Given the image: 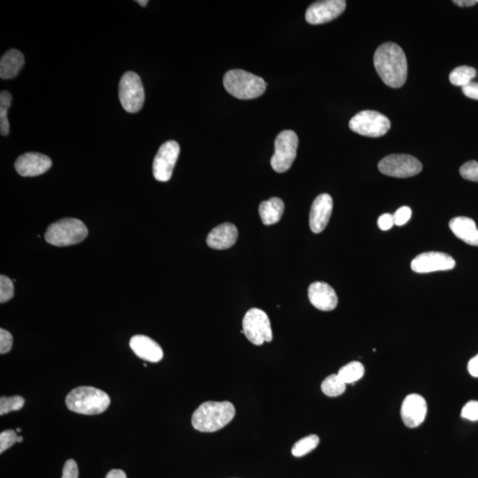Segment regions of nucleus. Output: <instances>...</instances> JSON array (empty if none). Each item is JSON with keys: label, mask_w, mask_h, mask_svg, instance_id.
<instances>
[{"label": "nucleus", "mask_w": 478, "mask_h": 478, "mask_svg": "<svg viewBox=\"0 0 478 478\" xmlns=\"http://www.w3.org/2000/svg\"><path fill=\"white\" fill-rule=\"evenodd\" d=\"M376 72L386 86L401 88L408 77V62L401 46L394 43L383 44L374 55Z\"/></svg>", "instance_id": "nucleus-1"}, {"label": "nucleus", "mask_w": 478, "mask_h": 478, "mask_svg": "<svg viewBox=\"0 0 478 478\" xmlns=\"http://www.w3.org/2000/svg\"><path fill=\"white\" fill-rule=\"evenodd\" d=\"M235 406L229 401H206L193 413V428L201 432H215L232 421Z\"/></svg>", "instance_id": "nucleus-2"}, {"label": "nucleus", "mask_w": 478, "mask_h": 478, "mask_svg": "<svg viewBox=\"0 0 478 478\" xmlns=\"http://www.w3.org/2000/svg\"><path fill=\"white\" fill-rule=\"evenodd\" d=\"M110 402V397L107 392L91 386L74 388L66 398V406L70 411L87 416L106 411Z\"/></svg>", "instance_id": "nucleus-3"}, {"label": "nucleus", "mask_w": 478, "mask_h": 478, "mask_svg": "<svg viewBox=\"0 0 478 478\" xmlns=\"http://www.w3.org/2000/svg\"><path fill=\"white\" fill-rule=\"evenodd\" d=\"M223 86L230 95L239 100H253L265 93L263 78L242 69L228 71L223 77Z\"/></svg>", "instance_id": "nucleus-4"}, {"label": "nucleus", "mask_w": 478, "mask_h": 478, "mask_svg": "<svg viewBox=\"0 0 478 478\" xmlns=\"http://www.w3.org/2000/svg\"><path fill=\"white\" fill-rule=\"evenodd\" d=\"M87 236L88 229L82 221L76 218H64L48 227L45 239L50 245L69 246L84 241Z\"/></svg>", "instance_id": "nucleus-5"}, {"label": "nucleus", "mask_w": 478, "mask_h": 478, "mask_svg": "<svg viewBox=\"0 0 478 478\" xmlns=\"http://www.w3.org/2000/svg\"><path fill=\"white\" fill-rule=\"evenodd\" d=\"M119 98L128 113H138L144 106L145 95L141 78L137 73L127 72L119 84Z\"/></svg>", "instance_id": "nucleus-6"}, {"label": "nucleus", "mask_w": 478, "mask_h": 478, "mask_svg": "<svg viewBox=\"0 0 478 478\" xmlns=\"http://www.w3.org/2000/svg\"><path fill=\"white\" fill-rule=\"evenodd\" d=\"M298 138L293 131H284L274 141V154L271 158V167L277 173H284L291 167L297 156Z\"/></svg>", "instance_id": "nucleus-7"}, {"label": "nucleus", "mask_w": 478, "mask_h": 478, "mask_svg": "<svg viewBox=\"0 0 478 478\" xmlns=\"http://www.w3.org/2000/svg\"><path fill=\"white\" fill-rule=\"evenodd\" d=\"M349 128L365 137L379 138L387 133L391 128V121L379 112L365 110L351 119Z\"/></svg>", "instance_id": "nucleus-8"}, {"label": "nucleus", "mask_w": 478, "mask_h": 478, "mask_svg": "<svg viewBox=\"0 0 478 478\" xmlns=\"http://www.w3.org/2000/svg\"><path fill=\"white\" fill-rule=\"evenodd\" d=\"M243 333L247 340L255 345L273 340L272 328L269 317L259 308H252L243 319Z\"/></svg>", "instance_id": "nucleus-9"}, {"label": "nucleus", "mask_w": 478, "mask_h": 478, "mask_svg": "<svg viewBox=\"0 0 478 478\" xmlns=\"http://www.w3.org/2000/svg\"><path fill=\"white\" fill-rule=\"evenodd\" d=\"M379 171L385 175L397 178H411L423 171V165L413 156L392 154L386 156L378 164Z\"/></svg>", "instance_id": "nucleus-10"}, {"label": "nucleus", "mask_w": 478, "mask_h": 478, "mask_svg": "<svg viewBox=\"0 0 478 478\" xmlns=\"http://www.w3.org/2000/svg\"><path fill=\"white\" fill-rule=\"evenodd\" d=\"M179 154L180 147L178 142L174 140L167 141L159 147L152 164V173L156 180L159 182L171 180Z\"/></svg>", "instance_id": "nucleus-11"}, {"label": "nucleus", "mask_w": 478, "mask_h": 478, "mask_svg": "<svg viewBox=\"0 0 478 478\" xmlns=\"http://www.w3.org/2000/svg\"><path fill=\"white\" fill-rule=\"evenodd\" d=\"M347 8L344 0H325L313 3L306 12V20L310 25H324L342 15Z\"/></svg>", "instance_id": "nucleus-12"}, {"label": "nucleus", "mask_w": 478, "mask_h": 478, "mask_svg": "<svg viewBox=\"0 0 478 478\" xmlns=\"http://www.w3.org/2000/svg\"><path fill=\"white\" fill-rule=\"evenodd\" d=\"M456 267V260L445 253L428 252L419 254L412 260L411 269L413 272L426 274L436 271H446Z\"/></svg>", "instance_id": "nucleus-13"}, {"label": "nucleus", "mask_w": 478, "mask_h": 478, "mask_svg": "<svg viewBox=\"0 0 478 478\" xmlns=\"http://www.w3.org/2000/svg\"><path fill=\"white\" fill-rule=\"evenodd\" d=\"M401 413L403 423L409 428L421 425L427 413L425 399L416 393L406 396L402 402Z\"/></svg>", "instance_id": "nucleus-14"}, {"label": "nucleus", "mask_w": 478, "mask_h": 478, "mask_svg": "<svg viewBox=\"0 0 478 478\" xmlns=\"http://www.w3.org/2000/svg\"><path fill=\"white\" fill-rule=\"evenodd\" d=\"M52 159L39 152H27L16 159L15 167L20 175L36 176L48 171L52 167Z\"/></svg>", "instance_id": "nucleus-15"}, {"label": "nucleus", "mask_w": 478, "mask_h": 478, "mask_svg": "<svg viewBox=\"0 0 478 478\" xmlns=\"http://www.w3.org/2000/svg\"><path fill=\"white\" fill-rule=\"evenodd\" d=\"M333 201L327 193L319 195L312 204L310 215V225L312 232L321 233L330 222Z\"/></svg>", "instance_id": "nucleus-16"}, {"label": "nucleus", "mask_w": 478, "mask_h": 478, "mask_svg": "<svg viewBox=\"0 0 478 478\" xmlns=\"http://www.w3.org/2000/svg\"><path fill=\"white\" fill-rule=\"evenodd\" d=\"M308 298L315 308L332 311L338 306V298L333 288L324 282H314L308 288Z\"/></svg>", "instance_id": "nucleus-17"}, {"label": "nucleus", "mask_w": 478, "mask_h": 478, "mask_svg": "<svg viewBox=\"0 0 478 478\" xmlns=\"http://www.w3.org/2000/svg\"><path fill=\"white\" fill-rule=\"evenodd\" d=\"M131 348L142 360L159 362L164 358V351L157 342L144 335H135L130 341Z\"/></svg>", "instance_id": "nucleus-18"}, {"label": "nucleus", "mask_w": 478, "mask_h": 478, "mask_svg": "<svg viewBox=\"0 0 478 478\" xmlns=\"http://www.w3.org/2000/svg\"><path fill=\"white\" fill-rule=\"evenodd\" d=\"M239 237L237 227L232 223H226L215 227L210 232L206 244L210 248L225 250L235 245Z\"/></svg>", "instance_id": "nucleus-19"}, {"label": "nucleus", "mask_w": 478, "mask_h": 478, "mask_svg": "<svg viewBox=\"0 0 478 478\" xmlns=\"http://www.w3.org/2000/svg\"><path fill=\"white\" fill-rule=\"evenodd\" d=\"M449 227L458 239L467 245L478 246V229L474 220L458 216L451 220Z\"/></svg>", "instance_id": "nucleus-20"}, {"label": "nucleus", "mask_w": 478, "mask_h": 478, "mask_svg": "<svg viewBox=\"0 0 478 478\" xmlns=\"http://www.w3.org/2000/svg\"><path fill=\"white\" fill-rule=\"evenodd\" d=\"M25 64V59L20 51H8L0 60V77L4 80L12 79L17 77Z\"/></svg>", "instance_id": "nucleus-21"}, {"label": "nucleus", "mask_w": 478, "mask_h": 478, "mask_svg": "<svg viewBox=\"0 0 478 478\" xmlns=\"http://www.w3.org/2000/svg\"><path fill=\"white\" fill-rule=\"evenodd\" d=\"M284 211V203L279 198H271L259 206L260 219L264 225H272L280 221Z\"/></svg>", "instance_id": "nucleus-22"}, {"label": "nucleus", "mask_w": 478, "mask_h": 478, "mask_svg": "<svg viewBox=\"0 0 478 478\" xmlns=\"http://www.w3.org/2000/svg\"><path fill=\"white\" fill-rule=\"evenodd\" d=\"M365 372L364 366L360 361H352L350 364L343 366L338 371V375L345 384H352L357 382L364 376Z\"/></svg>", "instance_id": "nucleus-23"}, {"label": "nucleus", "mask_w": 478, "mask_h": 478, "mask_svg": "<svg viewBox=\"0 0 478 478\" xmlns=\"http://www.w3.org/2000/svg\"><path fill=\"white\" fill-rule=\"evenodd\" d=\"M477 76V70L472 67L460 66L451 72L449 80L456 86L464 87L471 83V80Z\"/></svg>", "instance_id": "nucleus-24"}, {"label": "nucleus", "mask_w": 478, "mask_h": 478, "mask_svg": "<svg viewBox=\"0 0 478 478\" xmlns=\"http://www.w3.org/2000/svg\"><path fill=\"white\" fill-rule=\"evenodd\" d=\"M321 392L328 397H338L345 392L347 384L342 381L338 374H332L321 383Z\"/></svg>", "instance_id": "nucleus-25"}, {"label": "nucleus", "mask_w": 478, "mask_h": 478, "mask_svg": "<svg viewBox=\"0 0 478 478\" xmlns=\"http://www.w3.org/2000/svg\"><path fill=\"white\" fill-rule=\"evenodd\" d=\"M11 104L12 95L8 91H1V94H0V132L5 137L9 134L10 131L8 112Z\"/></svg>", "instance_id": "nucleus-26"}, {"label": "nucleus", "mask_w": 478, "mask_h": 478, "mask_svg": "<svg viewBox=\"0 0 478 478\" xmlns=\"http://www.w3.org/2000/svg\"><path fill=\"white\" fill-rule=\"evenodd\" d=\"M319 442H320V439H319L317 435H314V434L305 437L294 444L293 449H291V453L295 457L306 456V454L317 449Z\"/></svg>", "instance_id": "nucleus-27"}, {"label": "nucleus", "mask_w": 478, "mask_h": 478, "mask_svg": "<svg viewBox=\"0 0 478 478\" xmlns=\"http://www.w3.org/2000/svg\"><path fill=\"white\" fill-rule=\"evenodd\" d=\"M25 404L22 396L1 397L0 399V415L4 416L12 411H19Z\"/></svg>", "instance_id": "nucleus-28"}, {"label": "nucleus", "mask_w": 478, "mask_h": 478, "mask_svg": "<svg viewBox=\"0 0 478 478\" xmlns=\"http://www.w3.org/2000/svg\"><path fill=\"white\" fill-rule=\"evenodd\" d=\"M15 289H13V281L9 277L1 274L0 276V303H8L13 297Z\"/></svg>", "instance_id": "nucleus-29"}, {"label": "nucleus", "mask_w": 478, "mask_h": 478, "mask_svg": "<svg viewBox=\"0 0 478 478\" xmlns=\"http://www.w3.org/2000/svg\"><path fill=\"white\" fill-rule=\"evenodd\" d=\"M460 174L466 180L478 182V162L470 161L460 168Z\"/></svg>", "instance_id": "nucleus-30"}, {"label": "nucleus", "mask_w": 478, "mask_h": 478, "mask_svg": "<svg viewBox=\"0 0 478 478\" xmlns=\"http://www.w3.org/2000/svg\"><path fill=\"white\" fill-rule=\"evenodd\" d=\"M17 434L15 430H8L2 432L0 434V453H3L5 451L11 449L17 442Z\"/></svg>", "instance_id": "nucleus-31"}, {"label": "nucleus", "mask_w": 478, "mask_h": 478, "mask_svg": "<svg viewBox=\"0 0 478 478\" xmlns=\"http://www.w3.org/2000/svg\"><path fill=\"white\" fill-rule=\"evenodd\" d=\"M460 416L463 418L470 420V421H478V401H471L466 403Z\"/></svg>", "instance_id": "nucleus-32"}, {"label": "nucleus", "mask_w": 478, "mask_h": 478, "mask_svg": "<svg viewBox=\"0 0 478 478\" xmlns=\"http://www.w3.org/2000/svg\"><path fill=\"white\" fill-rule=\"evenodd\" d=\"M412 210L409 206H401V208L397 210L393 218H394V223L397 226L405 225L411 218Z\"/></svg>", "instance_id": "nucleus-33"}, {"label": "nucleus", "mask_w": 478, "mask_h": 478, "mask_svg": "<svg viewBox=\"0 0 478 478\" xmlns=\"http://www.w3.org/2000/svg\"><path fill=\"white\" fill-rule=\"evenodd\" d=\"M13 347V336L8 331L0 330V354H8Z\"/></svg>", "instance_id": "nucleus-34"}, {"label": "nucleus", "mask_w": 478, "mask_h": 478, "mask_svg": "<svg viewBox=\"0 0 478 478\" xmlns=\"http://www.w3.org/2000/svg\"><path fill=\"white\" fill-rule=\"evenodd\" d=\"M79 470H78L77 463L74 460H67L63 467L62 478H78Z\"/></svg>", "instance_id": "nucleus-35"}, {"label": "nucleus", "mask_w": 478, "mask_h": 478, "mask_svg": "<svg viewBox=\"0 0 478 478\" xmlns=\"http://www.w3.org/2000/svg\"><path fill=\"white\" fill-rule=\"evenodd\" d=\"M378 225L379 229L384 230H389L392 229V227L395 225L394 218L391 213H384L380 217H379Z\"/></svg>", "instance_id": "nucleus-36"}, {"label": "nucleus", "mask_w": 478, "mask_h": 478, "mask_svg": "<svg viewBox=\"0 0 478 478\" xmlns=\"http://www.w3.org/2000/svg\"><path fill=\"white\" fill-rule=\"evenodd\" d=\"M463 93L466 97L478 100V83L471 82L463 87Z\"/></svg>", "instance_id": "nucleus-37"}, {"label": "nucleus", "mask_w": 478, "mask_h": 478, "mask_svg": "<svg viewBox=\"0 0 478 478\" xmlns=\"http://www.w3.org/2000/svg\"><path fill=\"white\" fill-rule=\"evenodd\" d=\"M467 371L474 378H478V354L470 359L469 364H467Z\"/></svg>", "instance_id": "nucleus-38"}, {"label": "nucleus", "mask_w": 478, "mask_h": 478, "mask_svg": "<svg viewBox=\"0 0 478 478\" xmlns=\"http://www.w3.org/2000/svg\"><path fill=\"white\" fill-rule=\"evenodd\" d=\"M106 478H127V476L124 470H112L107 473Z\"/></svg>", "instance_id": "nucleus-39"}, {"label": "nucleus", "mask_w": 478, "mask_h": 478, "mask_svg": "<svg viewBox=\"0 0 478 478\" xmlns=\"http://www.w3.org/2000/svg\"><path fill=\"white\" fill-rule=\"evenodd\" d=\"M454 4L462 6V8H469L473 6L478 3V0H454Z\"/></svg>", "instance_id": "nucleus-40"}, {"label": "nucleus", "mask_w": 478, "mask_h": 478, "mask_svg": "<svg viewBox=\"0 0 478 478\" xmlns=\"http://www.w3.org/2000/svg\"><path fill=\"white\" fill-rule=\"evenodd\" d=\"M137 3L141 6H147L148 4L147 0H138Z\"/></svg>", "instance_id": "nucleus-41"}, {"label": "nucleus", "mask_w": 478, "mask_h": 478, "mask_svg": "<svg viewBox=\"0 0 478 478\" xmlns=\"http://www.w3.org/2000/svg\"><path fill=\"white\" fill-rule=\"evenodd\" d=\"M23 442V437L22 436H19L18 439H17V442L21 443Z\"/></svg>", "instance_id": "nucleus-42"}, {"label": "nucleus", "mask_w": 478, "mask_h": 478, "mask_svg": "<svg viewBox=\"0 0 478 478\" xmlns=\"http://www.w3.org/2000/svg\"><path fill=\"white\" fill-rule=\"evenodd\" d=\"M16 432H22V430L20 429V428H18V429H17Z\"/></svg>", "instance_id": "nucleus-43"}]
</instances>
